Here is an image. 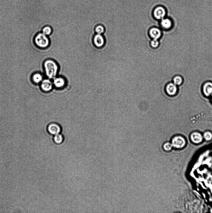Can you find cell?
I'll use <instances>...</instances> for the list:
<instances>
[{"label": "cell", "instance_id": "6da1fadb", "mask_svg": "<svg viewBox=\"0 0 212 213\" xmlns=\"http://www.w3.org/2000/svg\"><path fill=\"white\" fill-rule=\"evenodd\" d=\"M45 74L49 79H54L58 75L59 67L56 62L51 59H48L43 64Z\"/></svg>", "mask_w": 212, "mask_h": 213}, {"label": "cell", "instance_id": "7a4b0ae2", "mask_svg": "<svg viewBox=\"0 0 212 213\" xmlns=\"http://www.w3.org/2000/svg\"><path fill=\"white\" fill-rule=\"evenodd\" d=\"M34 42L37 47L42 49L47 48L50 44L48 37L41 32L37 33L35 37Z\"/></svg>", "mask_w": 212, "mask_h": 213}, {"label": "cell", "instance_id": "3957f363", "mask_svg": "<svg viewBox=\"0 0 212 213\" xmlns=\"http://www.w3.org/2000/svg\"><path fill=\"white\" fill-rule=\"evenodd\" d=\"M93 42L95 46L98 48H101L104 46L105 39L102 34H96L94 36Z\"/></svg>", "mask_w": 212, "mask_h": 213}, {"label": "cell", "instance_id": "277c9868", "mask_svg": "<svg viewBox=\"0 0 212 213\" xmlns=\"http://www.w3.org/2000/svg\"><path fill=\"white\" fill-rule=\"evenodd\" d=\"M149 36L152 39H158L162 35L161 30L157 27L150 28L149 29Z\"/></svg>", "mask_w": 212, "mask_h": 213}, {"label": "cell", "instance_id": "5b68a950", "mask_svg": "<svg viewBox=\"0 0 212 213\" xmlns=\"http://www.w3.org/2000/svg\"><path fill=\"white\" fill-rule=\"evenodd\" d=\"M166 12L165 9L161 6L156 8L154 12V15L157 20H161L164 18Z\"/></svg>", "mask_w": 212, "mask_h": 213}, {"label": "cell", "instance_id": "8992f818", "mask_svg": "<svg viewBox=\"0 0 212 213\" xmlns=\"http://www.w3.org/2000/svg\"><path fill=\"white\" fill-rule=\"evenodd\" d=\"M184 138L180 136H176L173 139L172 144L173 146L177 148L183 147L185 144Z\"/></svg>", "mask_w": 212, "mask_h": 213}, {"label": "cell", "instance_id": "52a82bcc", "mask_svg": "<svg viewBox=\"0 0 212 213\" xmlns=\"http://www.w3.org/2000/svg\"><path fill=\"white\" fill-rule=\"evenodd\" d=\"M160 25L163 29L165 30H169L172 28L173 23L170 19L164 18L161 20Z\"/></svg>", "mask_w": 212, "mask_h": 213}, {"label": "cell", "instance_id": "ba28073f", "mask_svg": "<svg viewBox=\"0 0 212 213\" xmlns=\"http://www.w3.org/2000/svg\"><path fill=\"white\" fill-rule=\"evenodd\" d=\"M52 87V83L49 79H44L42 81L41 87L44 91L48 92L50 91Z\"/></svg>", "mask_w": 212, "mask_h": 213}, {"label": "cell", "instance_id": "9c48e42d", "mask_svg": "<svg viewBox=\"0 0 212 213\" xmlns=\"http://www.w3.org/2000/svg\"><path fill=\"white\" fill-rule=\"evenodd\" d=\"M53 84L56 87L61 88L65 86L66 84L65 79L64 77L59 76L53 79Z\"/></svg>", "mask_w": 212, "mask_h": 213}, {"label": "cell", "instance_id": "30bf717a", "mask_svg": "<svg viewBox=\"0 0 212 213\" xmlns=\"http://www.w3.org/2000/svg\"><path fill=\"white\" fill-rule=\"evenodd\" d=\"M166 90L168 95L171 96L174 95L177 92L176 85L173 83H169L166 86Z\"/></svg>", "mask_w": 212, "mask_h": 213}, {"label": "cell", "instance_id": "8fae6325", "mask_svg": "<svg viewBox=\"0 0 212 213\" xmlns=\"http://www.w3.org/2000/svg\"><path fill=\"white\" fill-rule=\"evenodd\" d=\"M48 131L51 134L56 135L58 134L61 131L60 126L55 124H52L48 127Z\"/></svg>", "mask_w": 212, "mask_h": 213}, {"label": "cell", "instance_id": "7c38bea8", "mask_svg": "<svg viewBox=\"0 0 212 213\" xmlns=\"http://www.w3.org/2000/svg\"><path fill=\"white\" fill-rule=\"evenodd\" d=\"M203 90L205 94L208 96L212 94V83L208 82L205 83L203 87Z\"/></svg>", "mask_w": 212, "mask_h": 213}, {"label": "cell", "instance_id": "4fadbf2b", "mask_svg": "<svg viewBox=\"0 0 212 213\" xmlns=\"http://www.w3.org/2000/svg\"><path fill=\"white\" fill-rule=\"evenodd\" d=\"M32 80L35 83L38 84L43 81L42 74L39 72L34 73L32 76Z\"/></svg>", "mask_w": 212, "mask_h": 213}, {"label": "cell", "instance_id": "5bb4252c", "mask_svg": "<svg viewBox=\"0 0 212 213\" xmlns=\"http://www.w3.org/2000/svg\"><path fill=\"white\" fill-rule=\"evenodd\" d=\"M191 137L192 141L196 143H200L203 139L202 136L199 133L195 132L192 133Z\"/></svg>", "mask_w": 212, "mask_h": 213}, {"label": "cell", "instance_id": "9a60e30c", "mask_svg": "<svg viewBox=\"0 0 212 213\" xmlns=\"http://www.w3.org/2000/svg\"><path fill=\"white\" fill-rule=\"evenodd\" d=\"M95 31L96 34H102L105 32V29L102 25L99 24L96 27Z\"/></svg>", "mask_w": 212, "mask_h": 213}, {"label": "cell", "instance_id": "2e32d148", "mask_svg": "<svg viewBox=\"0 0 212 213\" xmlns=\"http://www.w3.org/2000/svg\"><path fill=\"white\" fill-rule=\"evenodd\" d=\"M52 32V29L50 26H46L42 29V33L48 36L51 35Z\"/></svg>", "mask_w": 212, "mask_h": 213}, {"label": "cell", "instance_id": "e0dca14e", "mask_svg": "<svg viewBox=\"0 0 212 213\" xmlns=\"http://www.w3.org/2000/svg\"><path fill=\"white\" fill-rule=\"evenodd\" d=\"M173 83L176 85H179L182 83L183 82V78L180 75L175 76L173 79Z\"/></svg>", "mask_w": 212, "mask_h": 213}, {"label": "cell", "instance_id": "ac0fdd59", "mask_svg": "<svg viewBox=\"0 0 212 213\" xmlns=\"http://www.w3.org/2000/svg\"><path fill=\"white\" fill-rule=\"evenodd\" d=\"M159 41L158 39H152L150 42V45L153 48L156 49L159 46Z\"/></svg>", "mask_w": 212, "mask_h": 213}, {"label": "cell", "instance_id": "d6986e66", "mask_svg": "<svg viewBox=\"0 0 212 213\" xmlns=\"http://www.w3.org/2000/svg\"><path fill=\"white\" fill-rule=\"evenodd\" d=\"M54 141L55 142L58 144L61 143L63 141V138L62 136L58 134L55 135L54 137Z\"/></svg>", "mask_w": 212, "mask_h": 213}, {"label": "cell", "instance_id": "ffe728a7", "mask_svg": "<svg viewBox=\"0 0 212 213\" xmlns=\"http://www.w3.org/2000/svg\"><path fill=\"white\" fill-rule=\"evenodd\" d=\"M204 137L206 140L208 141L210 140L212 138V133L209 132H206L204 133Z\"/></svg>", "mask_w": 212, "mask_h": 213}, {"label": "cell", "instance_id": "44dd1931", "mask_svg": "<svg viewBox=\"0 0 212 213\" xmlns=\"http://www.w3.org/2000/svg\"><path fill=\"white\" fill-rule=\"evenodd\" d=\"M172 146V145L171 143L167 142L164 143L163 145V148L165 150L169 151L171 149Z\"/></svg>", "mask_w": 212, "mask_h": 213}, {"label": "cell", "instance_id": "7402d4cb", "mask_svg": "<svg viewBox=\"0 0 212 213\" xmlns=\"http://www.w3.org/2000/svg\"><path fill=\"white\" fill-rule=\"evenodd\" d=\"M211 95L212 96V95Z\"/></svg>", "mask_w": 212, "mask_h": 213}]
</instances>
